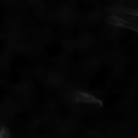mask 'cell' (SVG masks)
<instances>
[{
    "mask_svg": "<svg viewBox=\"0 0 138 138\" xmlns=\"http://www.w3.org/2000/svg\"><path fill=\"white\" fill-rule=\"evenodd\" d=\"M76 100L81 102L93 104H100L99 100L93 96L87 93L79 92L75 96Z\"/></svg>",
    "mask_w": 138,
    "mask_h": 138,
    "instance_id": "6da1fadb",
    "label": "cell"
}]
</instances>
